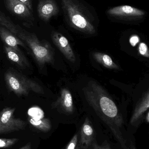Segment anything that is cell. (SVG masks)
Returning a JSON list of instances; mask_svg holds the SVG:
<instances>
[{
  "label": "cell",
  "instance_id": "cb8c5ba5",
  "mask_svg": "<svg viewBox=\"0 0 149 149\" xmlns=\"http://www.w3.org/2000/svg\"><path fill=\"white\" fill-rule=\"evenodd\" d=\"M146 122H147V123H149V111H147V113L146 114L145 118Z\"/></svg>",
  "mask_w": 149,
  "mask_h": 149
},
{
  "label": "cell",
  "instance_id": "7a4b0ae2",
  "mask_svg": "<svg viewBox=\"0 0 149 149\" xmlns=\"http://www.w3.org/2000/svg\"><path fill=\"white\" fill-rule=\"evenodd\" d=\"M0 25L9 30L22 41L40 67L53 63L54 50L47 41H41L36 35L22 29L13 22L9 17L0 11Z\"/></svg>",
  "mask_w": 149,
  "mask_h": 149
},
{
  "label": "cell",
  "instance_id": "2e32d148",
  "mask_svg": "<svg viewBox=\"0 0 149 149\" xmlns=\"http://www.w3.org/2000/svg\"><path fill=\"white\" fill-rule=\"evenodd\" d=\"M94 59L104 67L110 69H118V66L112 61L110 56L106 54L99 52L93 53Z\"/></svg>",
  "mask_w": 149,
  "mask_h": 149
},
{
  "label": "cell",
  "instance_id": "d6986e66",
  "mask_svg": "<svg viewBox=\"0 0 149 149\" xmlns=\"http://www.w3.org/2000/svg\"><path fill=\"white\" fill-rule=\"evenodd\" d=\"M138 50L139 54L142 56L149 58V49L146 44L144 42H141L139 46Z\"/></svg>",
  "mask_w": 149,
  "mask_h": 149
},
{
  "label": "cell",
  "instance_id": "8fae6325",
  "mask_svg": "<svg viewBox=\"0 0 149 149\" xmlns=\"http://www.w3.org/2000/svg\"><path fill=\"white\" fill-rule=\"evenodd\" d=\"M54 106L61 110L65 114H72L74 111V103L72 95L69 90L66 88L61 90L60 97L54 103Z\"/></svg>",
  "mask_w": 149,
  "mask_h": 149
},
{
  "label": "cell",
  "instance_id": "30bf717a",
  "mask_svg": "<svg viewBox=\"0 0 149 149\" xmlns=\"http://www.w3.org/2000/svg\"><path fill=\"white\" fill-rule=\"evenodd\" d=\"M0 37L4 42V46L12 48L18 51H21L19 48V46H22L28 51V53H29V49L22 41L9 30L1 25Z\"/></svg>",
  "mask_w": 149,
  "mask_h": 149
},
{
  "label": "cell",
  "instance_id": "44dd1931",
  "mask_svg": "<svg viewBox=\"0 0 149 149\" xmlns=\"http://www.w3.org/2000/svg\"><path fill=\"white\" fill-rule=\"evenodd\" d=\"M139 41V37L138 36L133 35L130 38V42L132 47H134L136 46Z\"/></svg>",
  "mask_w": 149,
  "mask_h": 149
},
{
  "label": "cell",
  "instance_id": "5b68a950",
  "mask_svg": "<svg viewBox=\"0 0 149 149\" xmlns=\"http://www.w3.org/2000/svg\"><path fill=\"white\" fill-rule=\"evenodd\" d=\"M15 108L6 107L0 112V134L25 129L27 123L14 116Z\"/></svg>",
  "mask_w": 149,
  "mask_h": 149
},
{
  "label": "cell",
  "instance_id": "7c38bea8",
  "mask_svg": "<svg viewBox=\"0 0 149 149\" xmlns=\"http://www.w3.org/2000/svg\"><path fill=\"white\" fill-rule=\"evenodd\" d=\"M108 13L111 16L118 17H132L139 18L145 15L142 10L128 6H122L110 8Z\"/></svg>",
  "mask_w": 149,
  "mask_h": 149
},
{
  "label": "cell",
  "instance_id": "3957f363",
  "mask_svg": "<svg viewBox=\"0 0 149 149\" xmlns=\"http://www.w3.org/2000/svg\"><path fill=\"white\" fill-rule=\"evenodd\" d=\"M61 3L66 19L72 27L88 34L95 33L88 15L77 1L63 0Z\"/></svg>",
  "mask_w": 149,
  "mask_h": 149
},
{
  "label": "cell",
  "instance_id": "7402d4cb",
  "mask_svg": "<svg viewBox=\"0 0 149 149\" xmlns=\"http://www.w3.org/2000/svg\"><path fill=\"white\" fill-rule=\"evenodd\" d=\"M31 12L33 11V4L31 0H19Z\"/></svg>",
  "mask_w": 149,
  "mask_h": 149
},
{
  "label": "cell",
  "instance_id": "6da1fadb",
  "mask_svg": "<svg viewBox=\"0 0 149 149\" xmlns=\"http://www.w3.org/2000/svg\"><path fill=\"white\" fill-rule=\"evenodd\" d=\"M87 102L96 114L109 128L122 149H128L122 133L124 122L116 104L101 85L93 81L83 89Z\"/></svg>",
  "mask_w": 149,
  "mask_h": 149
},
{
  "label": "cell",
  "instance_id": "52a82bcc",
  "mask_svg": "<svg viewBox=\"0 0 149 149\" xmlns=\"http://www.w3.org/2000/svg\"><path fill=\"white\" fill-rule=\"evenodd\" d=\"M51 38L54 44L68 60L72 63L76 61L75 56L68 39L57 32H53Z\"/></svg>",
  "mask_w": 149,
  "mask_h": 149
},
{
  "label": "cell",
  "instance_id": "603a6c76",
  "mask_svg": "<svg viewBox=\"0 0 149 149\" xmlns=\"http://www.w3.org/2000/svg\"><path fill=\"white\" fill-rule=\"evenodd\" d=\"M31 143H28L26 145L24 146H22L21 148L19 149H31Z\"/></svg>",
  "mask_w": 149,
  "mask_h": 149
},
{
  "label": "cell",
  "instance_id": "e0dca14e",
  "mask_svg": "<svg viewBox=\"0 0 149 149\" xmlns=\"http://www.w3.org/2000/svg\"><path fill=\"white\" fill-rule=\"evenodd\" d=\"M17 138H0V148H8L16 143L19 141Z\"/></svg>",
  "mask_w": 149,
  "mask_h": 149
},
{
  "label": "cell",
  "instance_id": "277c9868",
  "mask_svg": "<svg viewBox=\"0 0 149 149\" xmlns=\"http://www.w3.org/2000/svg\"><path fill=\"white\" fill-rule=\"evenodd\" d=\"M5 79L8 89L19 96H27L30 91L44 93L43 88L39 84L14 69L9 68L6 71Z\"/></svg>",
  "mask_w": 149,
  "mask_h": 149
},
{
  "label": "cell",
  "instance_id": "9a60e30c",
  "mask_svg": "<svg viewBox=\"0 0 149 149\" xmlns=\"http://www.w3.org/2000/svg\"><path fill=\"white\" fill-rule=\"evenodd\" d=\"M29 123L36 129L44 132L49 131L51 129L50 120L45 118L44 116L32 117L29 116Z\"/></svg>",
  "mask_w": 149,
  "mask_h": 149
},
{
  "label": "cell",
  "instance_id": "d4e9b609",
  "mask_svg": "<svg viewBox=\"0 0 149 149\" xmlns=\"http://www.w3.org/2000/svg\"></svg>",
  "mask_w": 149,
  "mask_h": 149
},
{
  "label": "cell",
  "instance_id": "5bb4252c",
  "mask_svg": "<svg viewBox=\"0 0 149 149\" xmlns=\"http://www.w3.org/2000/svg\"><path fill=\"white\" fill-rule=\"evenodd\" d=\"M4 50L9 60L21 68L26 69L30 66L28 61L21 51H16L6 46H4Z\"/></svg>",
  "mask_w": 149,
  "mask_h": 149
},
{
  "label": "cell",
  "instance_id": "8992f818",
  "mask_svg": "<svg viewBox=\"0 0 149 149\" xmlns=\"http://www.w3.org/2000/svg\"><path fill=\"white\" fill-rule=\"evenodd\" d=\"M95 139V131L91 123L86 118L81 127L77 149H89Z\"/></svg>",
  "mask_w": 149,
  "mask_h": 149
},
{
  "label": "cell",
  "instance_id": "4fadbf2b",
  "mask_svg": "<svg viewBox=\"0 0 149 149\" xmlns=\"http://www.w3.org/2000/svg\"><path fill=\"white\" fill-rule=\"evenodd\" d=\"M6 8L15 15L24 19L32 18L33 15L25 5L19 0H7L5 1Z\"/></svg>",
  "mask_w": 149,
  "mask_h": 149
},
{
  "label": "cell",
  "instance_id": "9c48e42d",
  "mask_svg": "<svg viewBox=\"0 0 149 149\" xmlns=\"http://www.w3.org/2000/svg\"><path fill=\"white\" fill-rule=\"evenodd\" d=\"M149 108V92L147 91L137 104L130 120L131 124L137 126L143 118L146 111H148Z\"/></svg>",
  "mask_w": 149,
  "mask_h": 149
},
{
  "label": "cell",
  "instance_id": "ffe728a7",
  "mask_svg": "<svg viewBox=\"0 0 149 149\" xmlns=\"http://www.w3.org/2000/svg\"><path fill=\"white\" fill-rule=\"evenodd\" d=\"M92 146L93 149H111L110 145L106 141L104 142L101 145H99L95 140Z\"/></svg>",
  "mask_w": 149,
  "mask_h": 149
},
{
  "label": "cell",
  "instance_id": "ba28073f",
  "mask_svg": "<svg viewBox=\"0 0 149 149\" xmlns=\"http://www.w3.org/2000/svg\"><path fill=\"white\" fill-rule=\"evenodd\" d=\"M57 3L53 0H41L38 2L37 12L40 19L48 22L59 13Z\"/></svg>",
  "mask_w": 149,
  "mask_h": 149
},
{
  "label": "cell",
  "instance_id": "ac0fdd59",
  "mask_svg": "<svg viewBox=\"0 0 149 149\" xmlns=\"http://www.w3.org/2000/svg\"><path fill=\"white\" fill-rule=\"evenodd\" d=\"M78 140V135L76 133L71 139L65 149H77Z\"/></svg>",
  "mask_w": 149,
  "mask_h": 149
}]
</instances>
